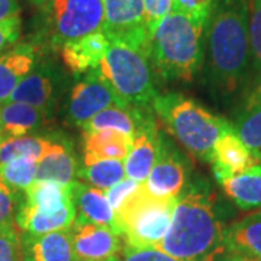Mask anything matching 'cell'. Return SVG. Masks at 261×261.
<instances>
[{"instance_id": "cell-39", "label": "cell", "mask_w": 261, "mask_h": 261, "mask_svg": "<svg viewBox=\"0 0 261 261\" xmlns=\"http://www.w3.org/2000/svg\"><path fill=\"white\" fill-rule=\"evenodd\" d=\"M218 261H261L260 258H252V257H245V255H238V254H228L225 252L224 255Z\"/></svg>"}, {"instance_id": "cell-14", "label": "cell", "mask_w": 261, "mask_h": 261, "mask_svg": "<svg viewBox=\"0 0 261 261\" xmlns=\"http://www.w3.org/2000/svg\"><path fill=\"white\" fill-rule=\"evenodd\" d=\"M160 132L152 115L132 137L128 157L125 159V176L137 183H144L154 166L160 147Z\"/></svg>"}, {"instance_id": "cell-15", "label": "cell", "mask_w": 261, "mask_h": 261, "mask_svg": "<svg viewBox=\"0 0 261 261\" xmlns=\"http://www.w3.org/2000/svg\"><path fill=\"white\" fill-rule=\"evenodd\" d=\"M20 243L23 261H77L70 228L39 235L20 231Z\"/></svg>"}, {"instance_id": "cell-38", "label": "cell", "mask_w": 261, "mask_h": 261, "mask_svg": "<svg viewBox=\"0 0 261 261\" xmlns=\"http://www.w3.org/2000/svg\"><path fill=\"white\" fill-rule=\"evenodd\" d=\"M19 0H0V20L19 15Z\"/></svg>"}, {"instance_id": "cell-32", "label": "cell", "mask_w": 261, "mask_h": 261, "mask_svg": "<svg viewBox=\"0 0 261 261\" xmlns=\"http://www.w3.org/2000/svg\"><path fill=\"white\" fill-rule=\"evenodd\" d=\"M22 196L18 190L9 187L0 177V226L15 224L16 211Z\"/></svg>"}, {"instance_id": "cell-37", "label": "cell", "mask_w": 261, "mask_h": 261, "mask_svg": "<svg viewBox=\"0 0 261 261\" xmlns=\"http://www.w3.org/2000/svg\"><path fill=\"white\" fill-rule=\"evenodd\" d=\"M214 0H173V12L197 18H209Z\"/></svg>"}, {"instance_id": "cell-3", "label": "cell", "mask_w": 261, "mask_h": 261, "mask_svg": "<svg viewBox=\"0 0 261 261\" xmlns=\"http://www.w3.org/2000/svg\"><path fill=\"white\" fill-rule=\"evenodd\" d=\"M209 18L170 12L149 41V64L166 82H192L205 63Z\"/></svg>"}, {"instance_id": "cell-16", "label": "cell", "mask_w": 261, "mask_h": 261, "mask_svg": "<svg viewBox=\"0 0 261 261\" xmlns=\"http://www.w3.org/2000/svg\"><path fill=\"white\" fill-rule=\"evenodd\" d=\"M39 48L32 41L15 44L0 54V103H6L23 77L34 68Z\"/></svg>"}, {"instance_id": "cell-25", "label": "cell", "mask_w": 261, "mask_h": 261, "mask_svg": "<svg viewBox=\"0 0 261 261\" xmlns=\"http://www.w3.org/2000/svg\"><path fill=\"white\" fill-rule=\"evenodd\" d=\"M219 185L237 207L241 211L261 209V164H255L243 173L225 178Z\"/></svg>"}, {"instance_id": "cell-31", "label": "cell", "mask_w": 261, "mask_h": 261, "mask_svg": "<svg viewBox=\"0 0 261 261\" xmlns=\"http://www.w3.org/2000/svg\"><path fill=\"white\" fill-rule=\"evenodd\" d=\"M0 261H23L20 229L16 224L0 226Z\"/></svg>"}, {"instance_id": "cell-35", "label": "cell", "mask_w": 261, "mask_h": 261, "mask_svg": "<svg viewBox=\"0 0 261 261\" xmlns=\"http://www.w3.org/2000/svg\"><path fill=\"white\" fill-rule=\"evenodd\" d=\"M22 34V19L19 15L0 20V54L12 48Z\"/></svg>"}, {"instance_id": "cell-22", "label": "cell", "mask_w": 261, "mask_h": 261, "mask_svg": "<svg viewBox=\"0 0 261 261\" xmlns=\"http://www.w3.org/2000/svg\"><path fill=\"white\" fill-rule=\"evenodd\" d=\"M83 163L94 160H125L128 157L132 138L116 129L82 130Z\"/></svg>"}, {"instance_id": "cell-27", "label": "cell", "mask_w": 261, "mask_h": 261, "mask_svg": "<svg viewBox=\"0 0 261 261\" xmlns=\"http://www.w3.org/2000/svg\"><path fill=\"white\" fill-rule=\"evenodd\" d=\"M60 134H47V135H25L18 138H9L2 141L0 144V163L10 160L28 159L39 163L56 145Z\"/></svg>"}, {"instance_id": "cell-33", "label": "cell", "mask_w": 261, "mask_h": 261, "mask_svg": "<svg viewBox=\"0 0 261 261\" xmlns=\"http://www.w3.org/2000/svg\"><path fill=\"white\" fill-rule=\"evenodd\" d=\"M149 37H152L161 20L173 10V0H142Z\"/></svg>"}, {"instance_id": "cell-2", "label": "cell", "mask_w": 261, "mask_h": 261, "mask_svg": "<svg viewBox=\"0 0 261 261\" xmlns=\"http://www.w3.org/2000/svg\"><path fill=\"white\" fill-rule=\"evenodd\" d=\"M177 261H218L225 254V226L214 193L196 185L183 193L163 241L155 247Z\"/></svg>"}, {"instance_id": "cell-12", "label": "cell", "mask_w": 261, "mask_h": 261, "mask_svg": "<svg viewBox=\"0 0 261 261\" xmlns=\"http://www.w3.org/2000/svg\"><path fill=\"white\" fill-rule=\"evenodd\" d=\"M77 261H105L119 255L123 238L111 226L74 219L70 226Z\"/></svg>"}, {"instance_id": "cell-6", "label": "cell", "mask_w": 261, "mask_h": 261, "mask_svg": "<svg viewBox=\"0 0 261 261\" xmlns=\"http://www.w3.org/2000/svg\"><path fill=\"white\" fill-rule=\"evenodd\" d=\"M178 199L149 193L144 183L115 212L116 232L126 245L155 248L166 237Z\"/></svg>"}, {"instance_id": "cell-21", "label": "cell", "mask_w": 261, "mask_h": 261, "mask_svg": "<svg viewBox=\"0 0 261 261\" xmlns=\"http://www.w3.org/2000/svg\"><path fill=\"white\" fill-rule=\"evenodd\" d=\"M71 183L63 185L49 180H35L28 189L23 190L22 200L42 215L56 216L74 207Z\"/></svg>"}, {"instance_id": "cell-30", "label": "cell", "mask_w": 261, "mask_h": 261, "mask_svg": "<svg viewBox=\"0 0 261 261\" xmlns=\"http://www.w3.org/2000/svg\"><path fill=\"white\" fill-rule=\"evenodd\" d=\"M248 35L252 67L261 77V0H248Z\"/></svg>"}, {"instance_id": "cell-10", "label": "cell", "mask_w": 261, "mask_h": 261, "mask_svg": "<svg viewBox=\"0 0 261 261\" xmlns=\"http://www.w3.org/2000/svg\"><path fill=\"white\" fill-rule=\"evenodd\" d=\"M111 106H128L111 84L108 83L97 70L86 73L71 90L67 105V121L82 128L97 113Z\"/></svg>"}, {"instance_id": "cell-42", "label": "cell", "mask_w": 261, "mask_h": 261, "mask_svg": "<svg viewBox=\"0 0 261 261\" xmlns=\"http://www.w3.org/2000/svg\"><path fill=\"white\" fill-rule=\"evenodd\" d=\"M112 258H113V257H112ZM112 258H109V260H105V261H112Z\"/></svg>"}, {"instance_id": "cell-5", "label": "cell", "mask_w": 261, "mask_h": 261, "mask_svg": "<svg viewBox=\"0 0 261 261\" xmlns=\"http://www.w3.org/2000/svg\"><path fill=\"white\" fill-rule=\"evenodd\" d=\"M103 0H51L39 8L34 44L60 51L68 42L102 31Z\"/></svg>"}, {"instance_id": "cell-41", "label": "cell", "mask_w": 261, "mask_h": 261, "mask_svg": "<svg viewBox=\"0 0 261 261\" xmlns=\"http://www.w3.org/2000/svg\"><path fill=\"white\" fill-rule=\"evenodd\" d=\"M2 141L3 138H2V118H0V144H2Z\"/></svg>"}, {"instance_id": "cell-24", "label": "cell", "mask_w": 261, "mask_h": 261, "mask_svg": "<svg viewBox=\"0 0 261 261\" xmlns=\"http://www.w3.org/2000/svg\"><path fill=\"white\" fill-rule=\"evenodd\" d=\"M225 252L261 260V211L225 228Z\"/></svg>"}, {"instance_id": "cell-11", "label": "cell", "mask_w": 261, "mask_h": 261, "mask_svg": "<svg viewBox=\"0 0 261 261\" xmlns=\"http://www.w3.org/2000/svg\"><path fill=\"white\" fill-rule=\"evenodd\" d=\"M187 163L173 142L160 134L157 160L144 181L151 195L159 197L180 199L187 187Z\"/></svg>"}, {"instance_id": "cell-20", "label": "cell", "mask_w": 261, "mask_h": 261, "mask_svg": "<svg viewBox=\"0 0 261 261\" xmlns=\"http://www.w3.org/2000/svg\"><path fill=\"white\" fill-rule=\"evenodd\" d=\"M77 171L79 161L75 157L73 142L63 134H60L56 145L38 163L35 180H49L70 185L75 180Z\"/></svg>"}, {"instance_id": "cell-1", "label": "cell", "mask_w": 261, "mask_h": 261, "mask_svg": "<svg viewBox=\"0 0 261 261\" xmlns=\"http://www.w3.org/2000/svg\"><path fill=\"white\" fill-rule=\"evenodd\" d=\"M250 63L248 0H214L206 25L205 64L215 92L232 96L245 82Z\"/></svg>"}, {"instance_id": "cell-7", "label": "cell", "mask_w": 261, "mask_h": 261, "mask_svg": "<svg viewBox=\"0 0 261 261\" xmlns=\"http://www.w3.org/2000/svg\"><path fill=\"white\" fill-rule=\"evenodd\" d=\"M128 106L149 111L159 96L149 58L135 48L109 41L108 51L96 68Z\"/></svg>"}, {"instance_id": "cell-19", "label": "cell", "mask_w": 261, "mask_h": 261, "mask_svg": "<svg viewBox=\"0 0 261 261\" xmlns=\"http://www.w3.org/2000/svg\"><path fill=\"white\" fill-rule=\"evenodd\" d=\"M71 195L77 221L106 225L116 231L115 212L106 199L105 190L74 180L71 183Z\"/></svg>"}, {"instance_id": "cell-34", "label": "cell", "mask_w": 261, "mask_h": 261, "mask_svg": "<svg viewBox=\"0 0 261 261\" xmlns=\"http://www.w3.org/2000/svg\"><path fill=\"white\" fill-rule=\"evenodd\" d=\"M112 261H177L166 252L157 248H137L125 245L119 255L113 257Z\"/></svg>"}, {"instance_id": "cell-4", "label": "cell", "mask_w": 261, "mask_h": 261, "mask_svg": "<svg viewBox=\"0 0 261 261\" xmlns=\"http://www.w3.org/2000/svg\"><path fill=\"white\" fill-rule=\"evenodd\" d=\"M152 109L168 132L189 152L203 161H211L215 142L228 121L215 116L196 100L178 93L157 96Z\"/></svg>"}, {"instance_id": "cell-36", "label": "cell", "mask_w": 261, "mask_h": 261, "mask_svg": "<svg viewBox=\"0 0 261 261\" xmlns=\"http://www.w3.org/2000/svg\"><path fill=\"white\" fill-rule=\"evenodd\" d=\"M141 183H137V181H134L130 178L125 177L122 178L121 181H118L116 185H113L112 187L105 190L106 199H108V202H109L113 212H116L121 207L122 203L138 189Z\"/></svg>"}, {"instance_id": "cell-17", "label": "cell", "mask_w": 261, "mask_h": 261, "mask_svg": "<svg viewBox=\"0 0 261 261\" xmlns=\"http://www.w3.org/2000/svg\"><path fill=\"white\" fill-rule=\"evenodd\" d=\"M109 47V39L102 31L93 32L87 37L68 42L58 53L68 71L73 74H86L96 70Z\"/></svg>"}, {"instance_id": "cell-18", "label": "cell", "mask_w": 261, "mask_h": 261, "mask_svg": "<svg viewBox=\"0 0 261 261\" xmlns=\"http://www.w3.org/2000/svg\"><path fill=\"white\" fill-rule=\"evenodd\" d=\"M232 126L252 155L261 163V79L244 94Z\"/></svg>"}, {"instance_id": "cell-26", "label": "cell", "mask_w": 261, "mask_h": 261, "mask_svg": "<svg viewBox=\"0 0 261 261\" xmlns=\"http://www.w3.org/2000/svg\"><path fill=\"white\" fill-rule=\"evenodd\" d=\"M149 115V111H141L132 106H111L86 122L82 130L116 129L132 138Z\"/></svg>"}, {"instance_id": "cell-13", "label": "cell", "mask_w": 261, "mask_h": 261, "mask_svg": "<svg viewBox=\"0 0 261 261\" xmlns=\"http://www.w3.org/2000/svg\"><path fill=\"white\" fill-rule=\"evenodd\" d=\"M209 163L212 164L214 174L218 181L237 176L258 164L257 159L238 137L237 130L233 129L229 122L221 130L215 142Z\"/></svg>"}, {"instance_id": "cell-9", "label": "cell", "mask_w": 261, "mask_h": 261, "mask_svg": "<svg viewBox=\"0 0 261 261\" xmlns=\"http://www.w3.org/2000/svg\"><path fill=\"white\" fill-rule=\"evenodd\" d=\"M102 32L109 41L122 42L149 56V37L142 0H103Z\"/></svg>"}, {"instance_id": "cell-23", "label": "cell", "mask_w": 261, "mask_h": 261, "mask_svg": "<svg viewBox=\"0 0 261 261\" xmlns=\"http://www.w3.org/2000/svg\"><path fill=\"white\" fill-rule=\"evenodd\" d=\"M2 118V138H18L32 135L49 121V115L44 111L25 103L6 102L0 108Z\"/></svg>"}, {"instance_id": "cell-29", "label": "cell", "mask_w": 261, "mask_h": 261, "mask_svg": "<svg viewBox=\"0 0 261 261\" xmlns=\"http://www.w3.org/2000/svg\"><path fill=\"white\" fill-rule=\"evenodd\" d=\"M38 163L28 159H16L0 163V177L12 189L23 192L37 178Z\"/></svg>"}, {"instance_id": "cell-28", "label": "cell", "mask_w": 261, "mask_h": 261, "mask_svg": "<svg viewBox=\"0 0 261 261\" xmlns=\"http://www.w3.org/2000/svg\"><path fill=\"white\" fill-rule=\"evenodd\" d=\"M77 177L96 189L106 190L125 178V163L123 160H94L83 163L77 171Z\"/></svg>"}, {"instance_id": "cell-40", "label": "cell", "mask_w": 261, "mask_h": 261, "mask_svg": "<svg viewBox=\"0 0 261 261\" xmlns=\"http://www.w3.org/2000/svg\"><path fill=\"white\" fill-rule=\"evenodd\" d=\"M29 2L39 9V8H42V6H45L48 2H51V0H29Z\"/></svg>"}, {"instance_id": "cell-8", "label": "cell", "mask_w": 261, "mask_h": 261, "mask_svg": "<svg viewBox=\"0 0 261 261\" xmlns=\"http://www.w3.org/2000/svg\"><path fill=\"white\" fill-rule=\"evenodd\" d=\"M64 71L54 60L38 58L34 68L23 77L8 102L25 103L53 116L64 92Z\"/></svg>"}]
</instances>
